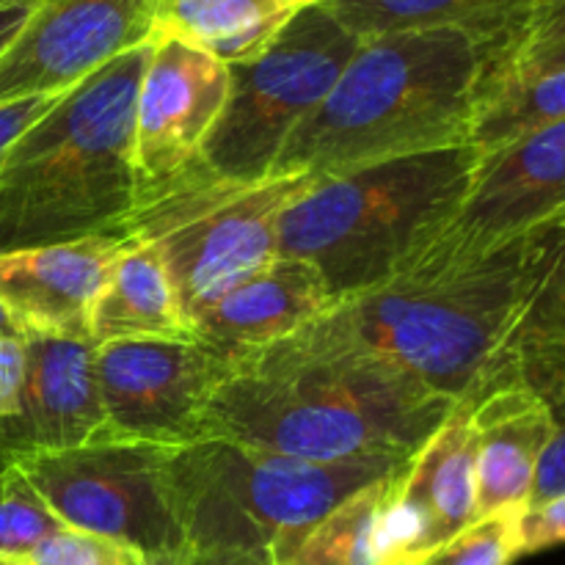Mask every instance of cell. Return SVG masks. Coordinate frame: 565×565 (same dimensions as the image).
Wrapping results in <instances>:
<instances>
[{"mask_svg": "<svg viewBox=\"0 0 565 565\" xmlns=\"http://www.w3.org/2000/svg\"><path fill=\"white\" fill-rule=\"evenodd\" d=\"M452 401L373 362L270 345L237 359L210 401L204 439L301 461H406Z\"/></svg>", "mask_w": 565, "mask_h": 565, "instance_id": "3", "label": "cell"}, {"mask_svg": "<svg viewBox=\"0 0 565 565\" xmlns=\"http://www.w3.org/2000/svg\"><path fill=\"white\" fill-rule=\"evenodd\" d=\"M505 384H524L561 403L565 397V224L555 226L505 353Z\"/></svg>", "mask_w": 565, "mask_h": 565, "instance_id": "21", "label": "cell"}, {"mask_svg": "<svg viewBox=\"0 0 565 565\" xmlns=\"http://www.w3.org/2000/svg\"><path fill=\"white\" fill-rule=\"evenodd\" d=\"M384 565H412V561H390V563H384Z\"/></svg>", "mask_w": 565, "mask_h": 565, "instance_id": "39", "label": "cell"}, {"mask_svg": "<svg viewBox=\"0 0 565 565\" xmlns=\"http://www.w3.org/2000/svg\"><path fill=\"white\" fill-rule=\"evenodd\" d=\"M478 163L467 143L320 177L281 215L279 257L312 265L334 301L356 296L450 230Z\"/></svg>", "mask_w": 565, "mask_h": 565, "instance_id": "5", "label": "cell"}, {"mask_svg": "<svg viewBox=\"0 0 565 565\" xmlns=\"http://www.w3.org/2000/svg\"><path fill=\"white\" fill-rule=\"evenodd\" d=\"M149 44L83 77L17 138L0 163V254L114 235L130 218Z\"/></svg>", "mask_w": 565, "mask_h": 565, "instance_id": "4", "label": "cell"}, {"mask_svg": "<svg viewBox=\"0 0 565 565\" xmlns=\"http://www.w3.org/2000/svg\"><path fill=\"white\" fill-rule=\"evenodd\" d=\"M565 33V0H535L533 11H530V20L524 25L522 39H519L516 50L530 47V44L550 42V39H557Z\"/></svg>", "mask_w": 565, "mask_h": 565, "instance_id": "33", "label": "cell"}, {"mask_svg": "<svg viewBox=\"0 0 565 565\" xmlns=\"http://www.w3.org/2000/svg\"><path fill=\"white\" fill-rule=\"evenodd\" d=\"M497 53L452 28L364 39L270 174L334 177L467 147Z\"/></svg>", "mask_w": 565, "mask_h": 565, "instance_id": "2", "label": "cell"}, {"mask_svg": "<svg viewBox=\"0 0 565 565\" xmlns=\"http://www.w3.org/2000/svg\"><path fill=\"white\" fill-rule=\"evenodd\" d=\"M6 334H17V331L11 329L9 318H6V312H3V309H0V337H6Z\"/></svg>", "mask_w": 565, "mask_h": 565, "instance_id": "36", "label": "cell"}, {"mask_svg": "<svg viewBox=\"0 0 565 565\" xmlns=\"http://www.w3.org/2000/svg\"><path fill=\"white\" fill-rule=\"evenodd\" d=\"M28 565H147L141 555L119 541L103 535L64 527L44 539L31 555L22 557Z\"/></svg>", "mask_w": 565, "mask_h": 565, "instance_id": "27", "label": "cell"}, {"mask_svg": "<svg viewBox=\"0 0 565 565\" xmlns=\"http://www.w3.org/2000/svg\"><path fill=\"white\" fill-rule=\"evenodd\" d=\"M362 39L323 3L298 6L252 58L230 64V99L199 163L232 180H263L287 138L326 103Z\"/></svg>", "mask_w": 565, "mask_h": 565, "instance_id": "8", "label": "cell"}, {"mask_svg": "<svg viewBox=\"0 0 565 565\" xmlns=\"http://www.w3.org/2000/svg\"><path fill=\"white\" fill-rule=\"evenodd\" d=\"M406 461L320 463L204 439L171 447L169 480L193 555L221 552L268 561L353 491Z\"/></svg>", "mask_w": 565, "mask_h": 565, "instance_id": "6", "label": "cell"}, {"mask_svg": "<svg viewBox=\"0 0 565 565\" xmlns=\"http://www.w3.org/2000/svg\"><path fill=\"white\" fill-rule=\"evenodd\" d=\"M166 0H36L0 55V105L64 94L160 31Z\"/></svg>", "mask_w": 565, "mask_h": 565, "instance_id": "11", "label": "cell"}, {"mask_svg": "<svg viewBox=\"0 0 565 565\" xmlns=\"http://www.w3.org/2000/svg\"><path fill=\"white\" fill-rule=\"evenodd\" d=\"M472 428L478 441V519L524 511L555 439L552 406L530 386L502 384L475 401Z\"/></svg>", "mask_w": 565, "mask_h": 565, "instance_id": "18", "label": "cell"}, {"mask_svg": "<svg viewBox=\"0 0 565 565\" xmlns=\"http://www.w3.org/2000/svg\"><path fill=\"white\" fill-rule=\"evenodd\" d=\"M565 70V33L550 42L530 44V47L516 50V53L508 55L500 66L489 75L486 81L483 94L494 86H505V83H522L530 77L550 75V72Z\"/></svg>", "mask_w": 565, "mask_h": 565, "instance_id": "28", "label": "cell"}, {"mask_svg": "<svg viewBox=\"0 0 565 565\" xmlns=\"http://www.w3.org/2000/svg\"><path fill=\"white\" fill-rule=\"evenodd\" d=\"M64 527L20 467L0 469V557L22 561Z\"/></svg>", "mask_w": 565, "mask_h": 565, "instance_id": "25", "label": "cell"}, {"mask_svg": "<svg viewBox=\"0 0 565 565\" xmlns=\"http://www.w3.org/2000/svg\"><path fill=\"white\" fill-rule=\"evenodd\" d=\"M557 224H565V210H563V215H561V221H557Z\"/></svg>", "mask_w": 565, "mask_h": 565, "instance_id": "40", "label": "cell"}, {"mask_svg": "<svg viewBox=\"0 0 565 565\" xmlns=\"http://www.w3.org/2000/svg\"><path fill=\"white\" fill-rule=\"evenodd\" d=\"M0 565H28V563H22V561H9V557H0Z\"/></svg>", "mask_w": 565, "mask_h": 565, "instance_id": "38", "label": "cell"}, {"mask_svg": "<svg viewBox=\"0 0 565 565\" xmlns=\"http://www.w3.org/2000/svg\"><path fill=\"white\" fill-rule=\"evenodd\" d=\"M519 516L522 511L483 516L441 541L434 550L412 557V565H511L522 557L519 544Z\"/></svg>", "mask_w": 565, "mask_h": 565, "instance_id": "26", "label": "cell"}, {"mask_svg": "<svg viewBox=\"0 0 565 565\" xmlns=\"http://www.w3.org/2000/svg\"><path fill=\"white\" fill-rule=\"evenodd\" d=\"M182 565H268V561L252 555H221V552H213V555H191Z\"/></svg>", "mask_w": 565, "mask_h": 565, "instance_id": "35", "label": "cell"}, {"mask_svg": "<svg viewBox=\"0 0 565 565\" xmlns=\"http://www.w3.org/2000/svg\"><path fill=\"white\" fill-rule=\"evenodd\" d=\"M92 345L116 340H191L163 259L149 243H132L116 263L88 320Z\"/></svg>", "mask_w": 565, "mask_h": 565, "instance_id": "20", "label": "cell"}, {"mask_svg": "<svg viewBox=\"0 0 565 565\" xmlns=\"http://www.w3.org/2000/svg\"><path fill=\"white\" fill-rule=\"evenodd\" d=\"M555 226L483 252L445 232L390 279L340 298L276 345L373 362L452 403L478 401L505 384L508 345Z\"/></svg>", "mask_w": 565, "mask_h": 565, "instance_id": "1", "label": "cell"}, {"mask_svg": "<svg viewBox=\"0 0 565 565\" xmlns=\"http://www.w3.org/2000/svg\"><path fill=\"white\" fill-rule=\"evenodd\" d=\"M235 362L193 340L94 345V375L110 439L154 447L204 441L210 401Z\"/></svg>", "mask_w": 565, "mask_h": 565, "instance_id": "10", "label": "cell"}, {"mask_svg": "<svg viewBox=\"0 0 565 565\" xmlns=\"http://www.w3.org/2000/svg\"><path fill=\"white\" fill-rule=\"evenodd\" d=\"M334 296L309 263L276 257L188 320L191 340L221 356L265 351L329 312Z\"/></svg>", "mask_w": 565, "mask_h": 565, "instance_id": "17", "label": "cell"}, {"mask_svg": "<svg viewBox=\"0 0 565 565\" xmlns=\"http://www.w3.org/2000/svg\"><path fill=\"white\" fill-rule=\"evenodd\" d=\"M25 340V381L17 408L0 417V469L36 452L110 441L94 375V345L50 337Z\"/></svg>", "mask_w": 565, "mask_h": 565, "instance_id": "16", "label": "cell"}, {"mask_svg": "<svg viewBox=\"0 0 565 565\" xmlns=\"http://www.w3.org/2000/svg\"><path fill=\"white\" fill-rule=\"evenodd\" d=\"M285 6H290V9H298V6H309V3H320V0H281Z\"/></svg>", "mask_w": 565, "mask_h": 565, "instance_id": "37", "label": "cell"}, {"mask_svg": "<svg viewBox=\"0 0 565 565\" xmlns=\"http://www.w3.org/2000/svg\"><path fill=\"white\" fill-rule=\"evenodd\" d=\"M230 99V64L158 31L136 99L138 199L191 166Z\"/></svg>", "mask_w": 565, "mask_h": 565, "instance_id": "12", "label": "cell"}, {"mask_svg": "<svg viewBox=\"0 0 565 565\" xmlns=\"http://www.w3.org/2000/svg\"><path fill=\"white\" fill-rule=\"evenodd\" d=\"M318 180L315 174L232 180L196 158L163 185L141 193L119 232L160 254L182 315L191 320L279 257L281 215Z\"/></svg>", "mask_w": 565, "mask_h": 565, "instance_id": "7", "label": "cell"}, {"mask_svg": "<svg viewBox=\"0 0 565 565\" xmlns=\"http://www.w3.org/2000/svg\"><path fill=\"white\" fill-rule=\"evenodd\" d=\"M58 97L61 94H39V97H25L0 105V163H3V158L9 154V149L14 147L17 138H20L33 121L42 119V116L53 108Z\"/></svg>", "mask_w": 565, "mask_h": 565, "instance_id": "31", "label": "cell"}, {"mask_svg": "<svg viewBox=\"0 0 565 565\" xmlns=\"http://www.w3.org/2000/svg\"><path fill=\"white\" fill-rule=\"evenodd\" d=\"M33 6H36V0H0V55L9 50L17 33L22 31Z\"/></svg>", "mask_w": 565, "mask_h": 565, "instance_id": "34", "label": "cell"}, {"mask_svg": "<svg viewBox=\"0 0 565 565\" xmlns=\"http://www.w3.org/2000/svg\"><path fill=\"white\" fill-rule=\"evenodd\" d=\"M169 452L110 439L17 458L14 467L66 527L119 541L147 565H182L193 552L171 491Z\"/></svg>", "mask_w": 565, "mask_h": 565, "instance_id": "9", "label": "cell"}, {"mask_svg": "<svg viewBox=\"0 0 565 565\" xmlns=\"http://www.w3.org/2000/svg\"><path fill=\"white\" fill-rule=\"evenodd\" d=\"M475 401H456L439 428L397 472L384 513V563L412 561L478 522V441Z\"/></svg>", "mask_w": 565, "mask_h": 565, "instance_id": "13", "label": "cell"}, {"mask_svg": "<svg viewBox=\"0 0 565 565\" xmlns=\"http://www.w3.org/2000/svg\"><path fill=\"white\" fill-rule=\"evenodd\" d=\"M565 210V119L480 154L463 207L447 235L497 248L561 221Z\"/></svg>", "mask_w": 565, "mask_h": 565, "instance_id": "14", "label": "cell"}, {"mask_svg": "<svg viewBox=\"0 0 565 565\" xmlns=\"http://www.w3.org/2000/svg\"><path fill=\"white\" fill-rule=\"evenodd\" d=\"M519 544L522 557L565 544V491L524 508L519 516Z\"/></svg>", "mask_w": 565, "mask_h": 565, "instance_id": "29", "label": "cell"}, {"mask_svg": "<svg viewBox=\"0 0 565 565\" xmlns=\"http://www.w3.org/2000/svg\"><path fill=\"white\" fill-rule=\"evenodd\" d=\"M320 3L362 42L386 33L452 28L494 50L500 66L522 39L535 0H320Z\"/></svg>", "mask_w": 565, "mask_h": 565, "instance_id": "19", "label": "cell"}, {"mask_svg": "<svg viewBox=\"0 0 565 565\" xmlns=\"http://www.w3.org/2000/svg\"><path fill=\"white\" fill-rule=\"evenodd\" d=\"M125 232L0 254V309L20 337L88 340V320L116 263Z\"/></svg>", "mask_w": 565, "mask_h": 565, "instance_id": "15", "label": "cell"}, {"mask_svg": "<svg viewBox=\"0 0 565 565\" xmlns=\"http://www.w3.org/2000/svg\"><path fill=\"white\" fill-rule=\"evenodd\" d=\"M353 491L307 533L268 557L270 565H384L381 530L395 494L397 472Z\"/></svg>", "mask_w": 565, "mask_h": 565, "instance_id": "22", "label": "cell"}, {"mask_svg": "<svg viewBox=\"0 0 565 565\" xmlns=\"http://www.w3.org/2000/svg\"><path fill=\"white\" fill-rule=\"evenodd\" d=\"M565 119V70L494 86L480 97L469 143L489 154L519 136Z\"/></svg>", "mask_w": 565, "mask_h": 565, "instance_id": "24", "label": "cell"}, {"mask_svg": "<svg viewBox=\"0 0 565 565\" xmlns=\"http://www.w3.org/2000/svg\"><path fill=\"white\" fill-rule=\"evenodd\" d=\"M292 11L281 0H166L160 31L237 64L259 53Z\"/></svg>", "mask_w": 565, "mask_h": 565, "instance_id": "23", "label": "cell"}, {"mask_svg": "<svg viewBox=\"0 0 565 565\" xmlns=\"http://www.w3.org/2000/svg\"><path fill=\"white\" fill-rule=\"evenodd\" d=\"M552 414H555V439H552L550 450H546L544 461L539 467L530 505L565 491V397L561 403H552Z\"/></svg>", "mask_w": 565, "mask_h": 565, "instance_id": "30", "label": "cell"}, {"mask_svg": "<svg viewBox=\"0 0 565 565\" xmlns=\"http://www.w3.org/2000/svg\"><path fill=\"white\" fill-rule=\"evenodd\" d=\"M25 340L20 334L0 337V417L17 408L22 381H25Z\"/></svg>", "mask_w": 565, "mask_h": 565, "instance_id": "32", "label": "cell"}]
</instances>
